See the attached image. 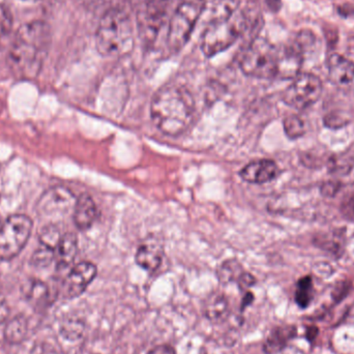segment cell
<instances>
[{
  "mask_svg": "<svg viewBox=\"0 0 354 354\" xmlns=\"http://www.w3.org/2000/svg\"><path fill=\"white\" fill-rule=\"evenodd\" d=\"M194 114L195 100L185 86L162 87L151 100V120L167 136L176 137L185 132L193 122Z\"/></svg>",
  "mask_w": 354,
  "mask_h": 354,
  "instance_id": "cell-2",
  "label": "cell"
},
{
  "mask_svg": "<svg viewBox=\"0 0 354 354\" xmlns=\"http://www.w3.org/2000/svg\"><path fill=\"white\" fill-rule=\"evenodd\" d=\"M328 74L337 86H349L354 82V64L341 54H332L328 58Z\"/></svg>",
  "mask_w": 354,
  "mask_h": 354,
  "instance_id": "cell-13",
  "label": "cell"
},
{
  "mask_svg": "<svg viewBox=\"0 0 354 354\" xmlns=\"http://www.w3.org/2000/svg\"><path fill=\"white\" fill-rule=\"evenodd\" d=\"M174 0H145L138 14L139 29L145 41H155Z\"/></svg>",
  "mask_w": 354,
  "mask_h": 354,
  "instance_id": "cell-9",
  "label": "cell"
},
{
  "mask_svg": "<svg viewBox=\"0 0 354 354\" xmlns=\"http://www.w3.org/2000/svg\"><path fill=\"white\" fill-rule=\"evenodd\" d=\"M284 131L288 138H301L306 133L305 122L297 115L287 116L284 120Z\"/></svg>",
  "mask_w": 354,
  "mask_h": 354,
  "instance_id": "cell-25",
  "label": "cell"
},
{
  "mask_svg": "<svg viewBox=\"0 0 354 354\" xmlns=\"http://www.w3.org/2000/svg\"><path fill=\"white\" fill-rule=\"evenodd\" d=\"M164 257V248L161 243L151 239L145 241L138 248L135 256L137 264L147 272H155L161 266Z\"/></svg>",
  "mask_w": 354,
  "mask_h": 354,
  "instance_id": "cell-15",
  "label": "cell"
},
{
  "mask_svg": "<svg viewBox=\"0 0 354 354\" xmlns=\"http://www.w3.org/2000/svg\"><path fill=\"white\" fill-rule=\"evenodd\" d=\"M97 206L88 194L79 196L74 205V223L80 230H87L97 218Z\"/></svg>",
  "mask_w": 354,
  "mask_h": 354,
  "instance_id": "cell-17",
  "label": "cell"
},
{
  "mask_svg": "<svg viewBox=\"0 0 354 354\" xmlns=\"http://www.w3.org/2000/svg\"><path fill=\"white\" fill-rule=\"evenodd\" d=\"M78 252V239L76 234L72 232L62 235L59 245L56 251L58 270H66L72 266Z\"/></svg>",
  "mask_w": 354,
  "mask_h": 354,
  "instance_id": "cell-19",
  "label": "cell"
},
{
  "mask_svg": "<svg viewBox=\"0 0 354 354\" xmlns=\"http://www.w3.org/2000/svg\"><path fill=\"white\" fill-rule=\"evenodd\" d=\"M247 25V16L241 8L230 16L212 19L201 37L204 55L214 57L229 49L241 37Z\"/></svg>",
  "mask_w": 354,
  "mask_h": 354,
  "instance_id": "cell-4",
  "label": "cell"
},
{
  "mask_svg": "<svg viewBox=\"0 0 354 354\" xmlns=\"http://www.w3.org/2000/svg\"><path fill=\"white\" fill-rule=\"evenodd\" d=\"M49 287L45 283L39 280H33L29 284L25 295L32 305L41 307V306L46 305L49 301Z\"/></svg>",
  "mask_w": 354,
  "mask_h": 354,
  "instance_id": "cell-23",
  "label": "cell"
},
{
  "mask_svg": "<svg viewBox=\"0 0 354 354\" xmlns=\"http://www.w3.org/2000/svg\"><path fill=\"white\" fill-rule=\"evenodd\" d=\"M283 95L285 104L297 110H305L316 104L322 95L319 77L311 73H299L292 79Z\"/></svg>",
  "mask_w": 354,
  "mask_h": 354,
  "instance_id": "cell-8",
  "label": "cell"
},
{
  "mask_svg": "<svg viewBox=\"0 0 354 354\" xmlns=\"http://www.w3.org/2000/svg\"><path fill=\"white\" fill-rule=\"evenodd\" d=\"M243 268L239 262L235 260H231V261H226L220 270H218V278L221 283L224 284H228L231 282H237L239 277L243 274Z\"/></svg>",
  "mask_w": 354,
  "mask_h": 354,
  "instance_id": "cell-24",
  "label": "cell"
},
{
  "mask_svg": "<svg viewBox=\"0 0 354 354\" xmlns=\"http://www.w3.org/2000/svg\"><path fill=\"white\" fill-rule=\"evenodd\" d=\"M95 46L105 57L124 55L134 46V28L128 10L111 8L103 15L97 32Z\"/></svg>",
  "mask_w": 354,
  "mask_h": 354,
  "instance_id": "cell-3",
  "label": "cell"
},
{
  "mask_svg": "<svg viewBox=\"0 0 354 354\" xmlns=\"http://www.w3.org/2000/svg\"><path fill=\"white\" fill-rule=\"evenodd\" d=\"M330 180L339 187L353 185L354 183V160L349 157H338L330 162Z\"/></svg>",
  "mask_w": 354,
  "mask_h": 354,
  "instance_id": "cell-20",
  "label": "cell"
},
{
  "mask_svg": "<svg viewBox=\"0 0 354 354\" xmlns=\"http://www.w3.org/2000/svg\"><path fill=\"white\" fill-rule=\"evenodd\" d=\"M32 221L25 214L8 216L0 227V259L10 261L21 253L32 230Z\"/></svg>",
  "mask_w": 354,
  "mask_h": 354,
  "instance_id": "cell-7",
  "label": "cell"
},
{
  "mask_svg": "<svg viewBox=\"0 0 354 354\" xmlns=\"http://www.w3.org/2000/svg\"><path fill=\"white\" fill-rule=\"evenodd\" d=\"M318 334V328H315V326H312V328H308L307 330V338L308 340H313L315 339L316 335Z\"/></svg>",
  "mask_w": 354,
  "mask_h": 354,
  "instance_id": "cell-33",
  "label": "cell"
},
{
  "mask_svg": "<svg viewBox=\"0 0 354 354\" xmlns=\"http://www.w3.org/2000/svg\"><path fill=\"white\" fill-rule=\"evenodd\" d=\"M254 301V295L250 291L245 292V297L243 299V303H241V312L245 311V308L249 307Z\"/></svg>",
  "mask_w": 354,
  "mask_h": 354,
  "instance_id": "cell-32",
  "label": "cell"
},
{
  "mask_svg": "<svg viewBox=\"0 0 354 354\" xmlns=\"http://www.w3.org/2000/svg\"><path fill=\"white\" fill-rule=\"evenodd\" d=\"M230 312L228 297L222 292H214L205 299L203 305L204 316L212 322L226 319Z\"/></svg>",
  "mask_w": 354,
  "mask_h": 354,
  "instance_id": "cell-18",
  "label": "cell"
},
{
  "mask_svg": "<svg viewBox=\"0 0 354 354\" xmlns=\"http://www.w3.org/2000/svg\"><path fill=\"white\" fill-rule=\"evenodd\" d=\"M12 30V17L6 6H0V47L10 39Z\"/></svg>",
  "mask_w": 354,
  "mask_h": 354,
  "instance_id": "cell-27",
  "label": "cell"
},
{
  "mask_svg": "<svg viewBox=\"0 0 354 354\" xmlns=\"http://www.w3.org/2000/svg\"><path fill=\"white\" fill-rule=\"evenodd\" d=\"M10 307L3 295H0V324H4L10 316Z\"/></svg>",
  "mask_w": 354,
  "mask_h": 354,
  "instance_id": "cell-30",
  "label": "cell"
},
{
  "mask_svg": "<svg viewBox=\"0 0 354 354\" xmlns=\"http://www.w3.org/2000/svg\"><path fill=\"white\" fill-rule=\"evenodd\" d=\"M55 258L56 250L39 245L31 257V263L37 268H46L50 266Z\"/></svg>",
  "mask_w": 354,
  "mask_h": 354,
  "instance_id": "cell-28",
  "label": "cell"
},
{
  "mask_svg": "<svg viewBox=\"0 0 354 354\" xmlns=\"http://www.w3.org/2000/svg\"><path fill=\"white\" fill-rule=\"evenodd\" d=\"M2 218H1V214H0V227H1V225H2Z\"/></svg>",
  "mask_w": 354,
  "mask_h": 354,
  "instance_id": "cell-35",
  "label": "cell"
},
{
  "mask_svg": "<svg viewBox=\"0 0 354 354\" xmlns=\"http://www.w3.org/2000/svg\"><path fill=\"white\" fill-rule=\"evenodd\" d=\"M304 56L295 44L278 49V66L277 77L282 79H293L299 74Z\"/></svg>",
  "mask_w": 354,
  "mask_h": 354,
  "instance_id": "cell-14",
  "label": "cell"
},
{
  "mask_svg": "<svg viewBox=\"0 0 354 354\" xmlns=\"http://www.w3.org/2000/svg\"><path fill=\"white\" fill-rule=\"evenodd\" d=\"M28 332V322L24 316L20 315L12 318L8 322L4 337L6 340L12 344H18L26 338Z\"/></svg>",
  "mask_w": 354,
  "mask_h": 354,
  "instance_id": "cell-21",
  "label": "cell"
},
{
  "mask_svg": "<svg viewBox=\"0 0 354 354\" xmlns=\"http://www.w3.org/2000/svg\"><path fill=\"white\" fill-rule=\"evenodd\" d=\"M239 66L248 76L274 78L278 66V48L263 37H256L243 51Z\"/></svg>",
  "mask_w": 354,
  "mask_h": 354,
  "instance_id": "cell-6",
  "label": "cell"
},
{
  "mask_svg": "<svg viewBox=\"0 0 354 354\" xmlns=\"http://www.w3.org/2000/svg\"><path fill=\"white\" fill-rule=\"evenodd\" d=\"M60 239H62V235H60L57 227L54 226V225H48V226L44 227L41 233H39V245L51 248V249L57 251Z\"/></svg>",
  "mask_w": 354,
  "mask_h": 354,
  "instance_id": "cell-26",
  "label": "cell"
},
{
  "mask_svg": "<svg viewBox=\"0 0 354 354\" xmlns=\"http://www.w3.org/2000/svg\"><path fill=\"white\" fill-rule=\"evenodd\" d=\"M236 283L239 284V287L241 288V290H247L248 288L255 285L256 279L254 278L251 274H249V272H245L241 277H239Z\"/></svg>",
  "mask_w": 354,
  "mask_h": 354,
  "instance_id": "cell-29",
  "label": "cell"
},
{
  "mask_svg": "<svg viewBox=\"0 0 354 354\" xmlns=\"http://www.w3.org/2000/svg\"><path fill=\"white\" fill-rule=\"evenodd\" d=\"M50 33L48 25L33 21L17 30L8 47V64L20 79H33L39 75L47 55Z\"/></svg>",
  "mask_w": 354,
  "mask_h": 354,
  "instance_id": "cell-1",
  "label": "cell"
},
{
  "mask_svg": "<svg viewBox=\"0 0 354 354\" xmlns=\"http://www.w3.org/2000/svg\"><path fill=\"white\" fill-rule=\"evenodd\" d=\"M74 196L66 187H55L48 189L37 203V214L44 216H59L75 205Z\"/></svg>",
  "mask_w": 354,
  "mask_h": 354,
  "instance_id": "cell-10",
  "label": "cell"
},
{
  "mask_svg": "<svg viewBox=\"0 0 354 354\" xmlns=\"http://www.w3.org/2000/svg\"><path fill=\"white\" fill-rule=\"evenodd\" d=\"M79 3L83 4V6H91L95 0H77Z\"/></svg>",
  "mask_w": 354,
  "mask_h": 354,
  "instance_id": "cell-34",
  "label": "cell"
},
{
  "mask_svg": "<svg viewBox=\"0 0 354 354\" xmlns=\"http://www.w3.org/2000/svg\"><path fill=\"white\" fill-rule=\"evenodd\" d=\"M205 6L204 0H183L179 3L168 27L167 46L170 51L176 53L187 45Z\"/></svg>",
  "mask_w": 354,
  "mask_h": 354,
  "instance_id": "cell-5",
  "label": "cell"
},
{
  "mask_svg": "<svg viewBox=\"0 0 354 354\" xmlns=\"http://www.w3.org/2000/svg\"><path fill=\"white\" fill-rule=\"evenodd\" d=\"M314 299V285L311 277L306 276L299 279L295 290V303L301 309L311 305Z\"/></svg>",
  "mask_w": 354,
  "mask_h": 354,
  "instance_id": "cell-22",
  "label": "cell"
},
{
  "mask_svg": "<svg viewBox=\"0 0 354 354\" xmlns=\"http://www.w3.org/2000/svg\"><path fill=\"white\" fill-rule=\"evenodd\" d=\"M97 266L91 262H80L71 270L64 282V295L66 299L80 297L97 277Z\"/></svg>",
  "mask_w": 354,
  "mask_h": 354,
  "instance_id": "cell-11",
  "label": "cell"
},
{
  "mask_svg": "<svg viewBox=\"0 0 354 354\" xmlns=\"http://www.w3.org/2000/svg\"><path fill=\"white\" fill-rule=\"evenodd\" d=\"M348 293V287H347V283H343V284L339 285L337 288H335L334 292H333V297L336 299L337 303H340L344 297H346Z\"/></svg>",
  "mask_w": 354,
  "mask_h": 354,
  "instance_id": "cell-31",
  "label": "cell"
},
{
  "mask_svg": "<svg viewBox=\"0 0 354 354\" xmlns=\"http://www.w3.org/2000/svg\"><path fill=\"white\" fill-rule=\"evenodd\" d=\"M297 335V328L291 324L274 326L264 340V353L266 354L280 353L288 346L289 342L295 339Z\"/></svg>",
  "mask_w": 354,
  "mask_h": 354,
  "instance_id": "cell-16",
  "label": "cell"
},
{
  "mask_svg": "<svg viewBox=\"0 0 354 354\" xmlns=\"http://www.w3.org/2000/svg\"><path fill=\"white\" fill-rule=\"evenodd\" d=\"M279 174V167L272 160H257L245 165L239 172L243 180L254 185H262L274 180Z\"/></svg>",
  "mask_w": 354,
  "mask_h": 354,
  "instance_id": "cell-12",
  "label": "cell"
}]
</instances>
